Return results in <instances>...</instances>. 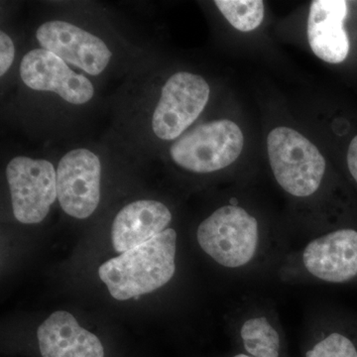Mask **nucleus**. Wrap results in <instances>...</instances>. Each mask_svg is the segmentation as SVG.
<instances>
[{"instance_id":"9d476101","label":"nucleus","mask_w":357,"mask_h":357,"mask_svg":"<svg viewBox=\"0 0 357 357\" xmlns=\"http://www.w3.org/2000/svg\"><path fill=\"white\" fill-rule=\"evenodd\" d=\"M20 77L28 88L54 91L72 105H84L93 98L91 81L70 70L63 59L45 49L28 52L20 64Z\"/></svg>"},{"instance_id":"0eeeda50","label":"nucleus","mask_w":357,"mask_h":357,"mask_svg":"<svg viewBox=\"0 0 357 357\" xmlns=\"http://www.w3.org/2000/svg\"><path fill=\"white\" fill-rule=\"evenodd\" d=\"M210 93L199 75L180 72L169 77L152 117L155 135L167 141L180 137L203 112Z\"/></svg>"},{"instance_id":"6e6552de","label":"nucleus","mask_w":357,"mask_h":357,"mask_svg":"<svg viewBox=\"0 0 357 357\" xmlns=\"http://www.w3.org/2000/svg\"><path fill=\"white\" fill-rule=\"evenodd\" d=\"M102 165L95 153L84 148L72 150L57 169V195L61 206L70 217H91L100 201Z\"/></svg>"},{"instance_id":"7ed1b4c3","label":"nucleus","mask_w":357,"mask_h":357,"mask_svg":"<svg viewBox=\"0 0 357 357\" xmlns=\"http://www.w3.org/2000/svg\"><path fill=\"white\" fill-rule=\"evenodd\" d=\"M267 150L274 177L282 189L296 198H309L323 184L326 160L305 136L288 128L269 133Z\"/></svg>"},{"instance_id":"6ab92c4d","label":"nucleus","mask_w":357,"mask_h":357,"mask_svg":"<svg viewBox=\"0 0 357 357\" xmlns=\"http://www.w3.org/2000/svg\"><path fill=\"white\" fill-rule=\"evenodd\" d=\"M234 357H252V356H248V354H237V356H234Z\"/></svg>"},{"instance_id":"f3484780","label":"nucleus","mask_w":357,"mask_h":357,"mask_svg":"<svg viewBox=\"0 0 357 357\" xmlns=\"http://www.w3.org/2000/svg\"><path fill=\"white\" fill-rule=\"evenodd\" d=\"M15 55V49L10 37L6 32H0V76H4L10 69Z\"/></svg>"},{"instance_id":"a211bd4d","label":"nucleus","mask_w":357,"mask_h":357,"mask_svg":"<svg viewBox=\"0 0 357 357\" xmlns=\"http://www.w3.org/2000/svg\"><path fill=\"white\" fill-rule=\"evenodd\" d=\"M347 167L351 177L357 184V136L351 140L347 151Z\"/></svg>"},{"instance_id":"20e7f679","label":"nucleus","mask_w":357,"mask_h":357,"mask_svg":"<svg viewBox=\"0 0 357 357\" xmlns=\"http://www.w3.org/2000/svg\"><path fill=\"white\" fill-rule=\"evenodd\" d=\"M289 278L357 283V230L344 227L312 239L290 260Z\"/></svg>"},{"instance_id":"39448f33","label":"nucleus","mask_w":357,"mask_h":357,"mask_svg":"<svg viewBox=\"0 0 357 357\" xmlns=\"http://www.w3.org/2000/svg\"><path fill=\"white\" fill-rule=\"evenodd\" d=\"M243 131L236 122L220 119L201 124L170 148L173 161L194 173H213L231 165L243 149Z\"/></svg>"},{"instance_id":"f8f14e48","label":"nucleus","mask_w":357,"mask_h":357,"mask_svg":"<svg viewBox=\"0 0 357 357\" xmlns=\"http://www.w3.org/2000/svg\"><path fill=\"white\" fill-rule=\"evenodd\" d=\"M171 222L172 213L165 204L150 199L134 202L114 218L112 245L117 252H126L165 231Z\"/></svg>"},{"instance_id":"dca6fc26","label":"nucleus","mask_w":357,"mask_h":357,"mask_svg":"<svg viewBox=\"0 0 357 357\" xmlns=\"http://www.w3.org/2000/svg\"><path fill=\"white\" fill-rule=\"evenodd\" d=\"M215 4L225 20L239 31H252L264 20V2L261 0H215Z\"/></svg>"},{"instance_id":"f03ea898","label":"nucleus","mask_w":357,"mask_h":357,"mask_svg":"<svg viewBox=\"0 0 357 357\" xmlns=\"http://www.w3.org/2000/svg\"><path fill=\"white\" fill-rule=\"evenodd\" d=\"M199 245L218 264L229 269L248 266L259 255V223L248 211L229 204L222 206L199 225Z\"/></svg>"},{"instance_id":"ddd939ff","label":"nucleus","mask_w":357,"mask_h":357,"mask_svg":"<svg viewBox=\"0 0 357 357\" xmlns=\"http://www.w3.org/2000/svg\"><path fill=\"white\" fill-rule=\"evenodd\" d=\"M43 357H105L96 335L84 330L70 312H53L37 331Z\"/></svg>"},{"instance_id":"1a4fd4ad","label":"nucleus","mask_w":357,"mask_h":357,"mask_svg":"<svg viewBox=\"0 0 357 357\" xmlns=\"http://www.w3.org/2000/svg\"><path fill=\"white\" fill-rule=\"evenodd\" d=\"M36 38L42 49L91 76L102 74L112 56L102 39L66 21L45 22L37 30Z\"/></svg>"},{"instance_id":"2eb2a0df","label":"nucleus","mask_w":357,"mask_h":357,"mask_svg":"<svg viewBox=\"0 0 357 357\" xmlns=\"http://www.w3.org/2000/svg\"><path fill=\"white\" fill-rule=\"evenodd\" d=\"M273 318L267 314H251L243 319L241 337L244 349L252 357H279L281 335Z\"/></svg>"},{"instance_id":"f257e3e1","label":"nucleus","mask_w":357,"mask_h":357,"mask_svg":"<svg viewBox=\"0 0 357 357\" xmlns=\"http://www.w3.org/2000/svg\"><path fill=\"white\" fill-rule=\"evenodd\" d=\"M177 232L165 231L98 268L100 280L115 300L126 301L165 286L176 272Z\"/></svg>"},{"instance_id":"423d86ee","label":"nucleus","mask_w":357,"mask_h":357,"mask_svg":"<svg viewBox=\"0 0 357 357\" xmlns=\"http://www.w3.org/2000/svg\"><path fill=\"white\" fill-rule=\"evenodd\" d=\"M14 217L25 225L41 222L57 195V171L47 160L17 156L6 167Z\"/></svg>"},{"instance_id":"9b49d317","label":"nucleus","mask_w":357,"mask_h":357,"mask_svg":"<svg viewBox=\"0 0 357 357\" xmlns=\"http://www.w3.org/2000/svg\"><path fill=\"white\" fill-rule=\"evenodd\" d=\"M349 6L344 0H314L307 18V40L317 57L340 64L349 56V40L344 24Z\"/></svg>"},{"instance_id":"4468645a","label":"nucleus","mask_w":357,"mask_h":357,"mask_svg":"<svg viewBox=\"0 0 357 357\" xmlns=\"http://www.w3.org/2000/svg\"><path fill=\"white\" fill-rule=\"evenodd\" d=\"M331 325V331L307 351L306 357H357V314H335Z\"/></svg>"}]
</instances>
